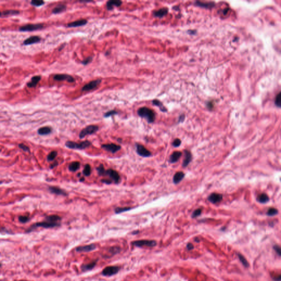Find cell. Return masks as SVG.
I'll return each instance as SVG.
<instances>
[{
	"label": "cell",
	"mask_w": 281,
	"mask_h": 281,
	"mask_svg": "<svg viewBox=\"0 0 281 281\" xmlns=\"http://www.w3.org/2000/svg\"><path fill=\"white\" fill-rule=\"evenodd\" d=\"M2 15L5 16H15L19 14V12L17 10H7L2 12Z\"/></svg>",
	"instance_id": "31"
},
{
	"label": "cell",
	"mask_w": 281,
	"mask_h": 281,
	"mask_svg": "<svg viewBox=\"0 0 281 281\" xmlns=\"http://www.w3.org/2000/svg\"><path fill=\"white\" fill-rule=\"evenodd\" d=\"M238 257H239V260L240 261V262L242 263V264H243V265H244L245 267H248V266H249V263H248V262L247 261V260L245 259V257H243L242 255L240 254H238Z\"/></svg>",
	"instance_id": "38"
},
{
	"label": "cell",
	"mask_w": 281,
	"mask_h": 281,
	"mask_svg": "<svg viewBox=\"0 0 281 281\" xmlns=\"http://www.w3.org/2000/svg\"><path fill=\"white\" fill-rule=\"evenodd\" d=\"M96 249V246L94 244H91L89 245L80 246L76 248V251L80 253H87L92 251Z\"/></svg>",
	"instance_id": "14"
},
{
	"label": "cell",
	"mask_w": 281,
	"mask_h": 281,
	"mask_svg": "<svg viewBox=\"0 0 281 281\" xmlns=\"http://www.w3.org/2000/svg\"><path fill=\"white\" fill-rule=\"evenodd\" d=\"M57 154H58V153L56 151H52V152H51V153H49V154L47 156V160L49 161V162L54 160V159L56 158Z\"/></svg>",
	"instance_id": "34"
},
{
	"label": "cell",
	"mask_w": 281,
	"mask_h": 281,
	"mask_svg": "<svg viewBox=\"0 0 281 281\" xmlns=\"http://www.w3.org/2000/svg\"><path fill=\"white\" fill-rule=\"evenodd\" d=\"M80 167V163L79 162H74L69 165V170L72 172H75Z\"/></svg>",
	"instance_id": "29"
},
{
	"label": "cell",
	"mask_w": 281,
	"mask_h": 281,
	"mask_svg": "<svg viewBox=\"0 0 281 281\" xmlns=\"http://www.w3.org/2000/svg\"><path fill=\"white\" fill-rule=\"evenodd\" d=\"M109 251L112 254H117L120 251V248L118 247H112Z\"/></svg>",
	"instance_id": "47"
},
{
	"label": "cell",
	"mask_w": 281,
	"mask_h": 281,
	"mask_svg": "<svg viewBox=\"0 0 281 281\" xmlns=\"http://www.w3.org/2000/svg\"><path fill=\"white\" fill-rule=\"evenodd\" d=\"M185 174L182 171H179L173 176V182L175 184H178L183 179Z\"/></svg>",
	"instance_id": "23"
},
{
	"label": "cell",
	"mask_w": 281,
	"mask_h": 281,
	"mask_svg": "<svg viewBox=\"0 0 281 281\" xmlns=\"http://www.w3.org/2000/svg\"><path fill=\"white\" fill-rule=\"evenodd\" d=\"M30 4L35 7H40L43 5L45 4V2L41 0H33L31 1Z\"/></svg>",
	"instance_id": "36"
},
{
	"label": "cell",
	"mask_w": 281,
	"mask_h": 281,
	"mask_svg": "<svg viewBox=\"0 0 281 281\" xmlns=\"http://www.w3.org/2000/svg\"><path fill=\"white\" fill-rule=\"evenodd\" d=\"M223 198V196L221 194L213 193L210 194L208 198V200L213 204H217L220 203Z\"/></svg>",
	"instance_id": "13"
},
{
	"label": "cell",
	"mask_w": 281,
	"mask_h": 281,
	"mask_svg": "<svg viewBox=\"0 0 281 281\" xmlns=\"http://www.w3.org/2000/svg\"><path fill=\"white\" fill-rule=\"evenodd\" d=\"M19 221L20 222L22 223H26L30 220V218L28 216H20L18 218Z\"/></svg>",
	"instance_id": "39"
},
{
	"label": "cell",
	"mask_w": 281,
	"mask_h": 281,
	"mask_svg": "<svg viewBox=\"0 0 281 281\" xmlns=\"http://www.w3.org/2000/svg\"><path fill=\"white\" fill-rule=\"evenodd\" d=\"M37 132L40 135H47L52 132V128L49 126L42 127L38 130Z\"/></svg>",
	"instance_id": "25"
},
{
	"label": "cell",
	"mask_w": 281,
	"mask_h": 281,
	"mask_svg": "<svg viewBox=\"0 0 281 281\" xmlns=\"http://www.w3.org/2000/svg\"><path fill=\"white\" fill-rule=\"evenodd\" d=\"M43 25L42 24H29L20 26L19 29L20 31H34L36 30H41L43 28Z\"/></svg>",
	"instance_id": "6"
},
{
	"label": "cell",
	"mask_w": 281,
	"mask_h": 281,
	"mask_svg": "<svg viewBox=\"0 0 281 281\" xmlns=\"http://www.w3.org/2000/svg\"><path fill=\"white\" fill-rule=\"evenodd\" d=\"M109 176V178L111 179V181L112 182L113 181L115 183H118L120 181V177L119 173L116 171L112 169H109L107 170H106L104 176Z\"/></svg>",
	"instance_id": "7"
},
{
	"label": "cell",
	"mask_w": 281,
	"mask_h": 281,
	"mask_svg": "<svg viewBox=\"0 0 281 281\" xmlns=\"http://www.w3.org/2000/svg\"><path fill=\"white\" fill-rule=\"evenodd\" d=\"M196 5L198 6H200V7H207V8H211L214 6V4L212 3H203L202 2H196Z\"/></svg>",
	"instance_id": "33"
},
{
	"label": "cell",
	"mask_w": 281,
	"mask_h": 281,
	"mask_svg": "<svg viewBox=\"0 0 281 281\" xmlns=\"http://www.w3.org/2000/svg\"><path fill=\"white\" fill-rule=\"evenodd\" d=\"M278 210L276 209L275 208H269V209L268 210L266 214H267V215L269 216H273L277 215L278 214Z\"/></svg>",
	"instance_id": "37"
},
{
	"label": "cell",
	"mask_w": 281,
	"mask_h": 281,
	"mask_svg": "<svg viewBox=\"0 0 281 281\" xmlns=\"http://www.w3.org/2000/svg\"><path fill=\"white\" fill-rule=\"evenodd\" d=\"M19 148H20L21 150H24L25 152H30V149L29 148L26 146V145H25L24 144H19Z\"/></svg>",
	"instance_id": "45"
},
{
	"label": "cell",
	"mask_w": 281,
	"mask_h": 281,
	"mask_svg": "<svg viewBox=\"0 0 281 281\" xmlns=\"http://www.w3.org/2000/svg\"><path fill=\"white\" fill-rule=\"evenodd\" d=\"M96 263H97V260L93 261L88 263V264L84 265L82 266L81 269L83 271H89L91 269H93L95 267V266H96Z\"/></svg>",
	"instance_id": "27"
},
{
	"label": "cell",
	"mask_w": 281,
	"mask_h": 281,
	"mask_svg": "<svg viewBox=\"0 0 281 281\" xmlns=\"http://www.w3.org/2000/svg\"><path fill=\"white\" fill-rule=\"evenodd\" d=\"M41 77L40 75H37V76L33 77V78H31L30 82H29L27 84V86L28 87H30V88L35 87L37 84L39 83V82L41 80Z\"/></svg>",
	"instance_id": "20"
},
{
	"label": "cell",
	"mask_w": 281,
	"mask_h": 281,
	"mask_svg": "<svg viewBox=\"0 0 281 281\" xmlns=\"http://www.w3.org/2000/svg\"><path fill=\"white\" fill-rule=\"evenodd\" d=\"M132 208L130 207H124V208H116L115 209V214H120L122 213L123 212L127 211L130 210H131Z\"/></svg>",
	"instance_id": "35"
},
{
	"label": "cell",
	"mask_w": 281,
	"mask_h": 281,
	"mask_svg": "<svg viewBox=\"0 0 281 281\" xmlns=\"http://www.w3.org/2000/svg\"><path fill=\"white\" fill-rule=\"evenodd\" d=\"M102 82L101 79H97L95 80H92L91 81L89 82L88 84L85 85L83 87L81 91H89L91 90H93L97 87Z\"/></svg>",
	"instance_id": "9"
},
{
	"label": "cell",
	"mask_w": 281,
	"mask_h": 281,
	"mask_svg": "<svg viewBox=\"0 0 281 281\" xmlns=\"http://www.w3.org/2000/svg\"><path fill=\"white\" fill-rule=\"evenodd\" d=\"M184 154H185V159L182 163V166L183 167H186L191 162L192 159V155L191 153L187 150H185L184 151Z\"/></svg>",
	"instance_id": "19"
},
{
	"label": "cell",
	"mask_w": 281,
	"mask_h": 281,
	"mask_svg": "<svg viewBox=\"0 0 281 281\" xmlns=\"http://www.w3.org/2000/svg\"><path fill=\"white\" fill-rule=\"evenodd\" d=\"M275 104L277 107H280L281 104V93L280 92L277 96H276L275 99Z\"/></svg>",
	"instance_id": "41"
},
{
	"label": "cell",
	"mask_w": 281,
	"mask_h": 281,
	"mask_svg": "<svg viewBox=\"0 0 281 281\" xmlns=\"http://www.w3.org/2000/svg\"><path fill=\"white\" fill-rule=\"evenodd\" d=\"M91 145V142L89 141H85L80 143H77L72 141H67L66 143V147L72 150H84Z\"/></svg>",
	"instance_id": "2"
},
{
	"label": "cell",
	"mask_w": 281,
	"mask_h": 281,
	"mask_svg": "<svg viewBox=\"0 0 281 281\" xmlns=\"http://www.w3.org/2000/svg\"><path fill=\"white\" fill-rule=\"evenodd\" d=\"M133 245L137 247H153L156 245V240H148V239H142L135 240L132 242Z\"/></svg>",
	"instance_id": "4"
},
{
	"label": "cell",
	"mask_w": 281,
	"mask_h": 281,
	"mask_svg": "<svg viewBox=\"0 0 281 281\" xmlns=\"http://www.w3.org/2000/svg\"><path fill=\"white\" fill-rule=\"evenodd\" d=\"M41 41V37L39 36H32L25 40L23 42L24 45H30L36 43Z\"/></svg>",
	"instance_id": "17"
},
{
	"label": "cell",
	"mask_w": 281,
	"mask_h": 281,
	"mask_svg": "<svg viewBox=\"0 0 281 281\" xmlns=\"http://www.w3.org/2000/svg\"><path fill=\"white\" fill-rule=\"evenodd\" d=\"M118 114V112L115 110H110L109 112H107V113L104 114V116L105 118H108V117H109L110 116H112V115H116Z\"/></svg>",
	"instance_id": "42"
},
{
	"label": "cell",
	"mask_w": 281,
	"mask_h": 281,
	"mask_svg": "<svg viewBox=\"0 0 281 281\" xmlns=\"http://www.w3.org/2000/svg\"><path fill=\"white\" fill-rule=\"evenodd\" d=\"M182 154L181 152L175 151L170 156L169 158V162L171 163H175L179 160L180 157Z\"/></svg>",
	"instance_id": "21"
},
{
	"label": "cell",
	"mask_w": 281,
	"mask_h": 281,
	"mask_svg": "<svg viewBox=\"0 0 281 281\" xmlns=\"http://www.w3.org/2000/svg\"><path fill=\"white\" fill-rule=\"evenodd\" d=\"M152 103H153V105H154L156 106H157V107H158L159 108H160V109L162 110V112H165L167 111V109L163 106V104L162 102L159 101V100H154L152 101Z\"/></svg>",
	"instance_id": "30"
},
{
	"label": "cell",
	"mask_w": 281,
	"mask_h": 281,
	"mask_svg": "<svg viewBox=\"0 0 281 281\" xmlns=\"http://www.w3.org/2000/svg\"><path fill=\"white\" fill-rule=\"evenodd\" d=\"M60 223H54V222H52L45 220L44 221L37 222L36 223H34L27 230L26 232H30L31 231H32L33 230L36 228L37 227H43V228H49L58 227V226H60Z\"/></svg>",
	"instance_id": "3"
},
{
	"label": "cell",
	"mask_w": 281,
	"mask_h": 281,
	"mask_svg": "<svg viewBox=\"0 0 281 281\" xmlns=\"http://www.w3.org/2000/svg\"><path fill=\"white\" fill-rule=\"evenodd\" d=\"M98 129L99 128L98 126L93 125L87 126L80 132L79 137L80 138H83L87 135L95 133L98 130Z\"/></svg>",
	"instance_id": "5"
},
{
	"label": "cell",
	"mask_w": 281,
	"mask_h": 281,
	"mask_svg": "<svg viewBox=\"0 0 281 281\" xmlns=\"http://www.w3.org/2000/svg\"><path fill=\"white\" fill-rule=\"evenodd\" d=\"M2 16V12H0V17H1Z\"/></svg>",
	"instance_id": "54"
},
{
	"label": "cell",
	"mask_w": 281,
	"mask_h": 281,
	"mask_svg": "<svg viewBox=\"0 0 281 281\" xmlns=\"http://www.w3.org/2000/svg\"><path fill=\"white\" fill-rule=\"evenodd\" d=\"M48 190L49 192L52 193H53L57 195H62V196H67V193L65 191L63 190L62 189L58 187H55V186H50L48 188Z\"/></svg>",
	"instance_id": "18"
},
{
	"label": "cell",
	"mask_w": 281,
	"mask_h": 281,
	"mask_svg": "<svg viewBox=\"0 0 281 281\" xmlns=\"http://www.w3.org/2000/svg\"><path fill=\"white\" fill-rule=\"evenodd\" d=\"M120 270V267L117 266H109L103 269L102 274L104 276L110 277L116 274Z\"/></svg>",
	"instance_id": "8"
},
{
	"label": "cell",
	"mask_w": 281,
	"mask_h": 281,
	"mask_svg": "<svg viewBox=\"0 0 281 281\" xmlns=\"http://www.w3.org/2000/svg\"><path fill=\"white\" fill-rule=\"evenodd\" d=\"M138 116L146 119L148 123H153L156 119V114L154 112L149 108L144 107L138 109Z\"/></svg>",
	"instance_id": "1"
},
{
	"label": "cell",
	"mask_w": 281,
	"mask_h": 281,
	"mask_svg": "<svg viewBox=\"0 0 281 281\" xmlns=\"http://www.w3.org/2000/svg\"><path fill=\"white\" fill-rule=\"evenodd\" d=\"M274 249L277 254L281 256V248L278 245H275L274 246Z\"/></svg>",
	"instance_id": "48"
},
{
	"label": "cell",
	"mask_w": 281,
	"mask_h": 281,
	"mask_svg": "<svg viewBox=\"0 0 281 281\" xmlns=\"http://www.w3.org/2000/svg\"><path fill=\"white\" fill-rule=\"evenodd\" d=\"M102 148L107 152L115 153L121 149V146L114 144H106L102 145Z\"/></svg>",
	"instance_id": "12"
},
{
	"label": "cell",
	"mask_w": 281,
	"mask_h": 281,
	"mask_svg": "<svg viewBox=\"0 0 281 281\" xmlns=\"http://www.w3.org/2000/svg\"><path fill=\"white\" fill-rule=\"evenodd\" d=\"M1 264H0V267H1Z\"/></svg>",
	"instance_id": "55"
},
{
	"label": "cell",
	"mask_w": 281,
	"mask_h": 281,
	"mask_svg": "<svg viewBox=\"0 0 281 281\" xmlns=\"http://www.w3.org/2000/svg\"><path fill=\"white\" fill-rule=\"evenodd\" d=\"M168 13V8H163L158 11H156L153 12V16L155 17L162 18L166 16Z\"/></svg>",
	"instance_id": "22"
},
{
	"label": "cell",
	"mask_w": 281,
	"mask_h": 281,
	"mask_svg": "<svg viewBox=\"0 0 281 281\" xmlns=\"http://www.w3.org/2000/svg\"><path fill=\"white\" fill-rule=\"evenodd\" d=\"M181 140L179 139V138H176V139H175L173 141L172 144H173V147H179V146L181 145Z\"/></svg>",
	"instance_id": "46"
},
{
	"label": "cell",
	"mask_w": 281,
	"mask_h": 281,
	"mask_svg": "<svg viewBox=\"0 0 281 281\" xmlns=\"http://www.w3.org/2000/svg\"><path fill=\"white\" fill-rule=\"evenodd\" d=\"M136 146V152L139 156L143 157H150L152 156V153L150 150L146 149L144 146L142 144H137Z\"/></svg>",
	"instance_id": "10"
},
{
	"label": "cell",
	"mask_w": 281,
	"mask_h": 281,
	"mask_svg": "<svg viewBox=\"0 0 281 281\" xmlns=\"http://www.w3.org/2000/svg\"><path fill=\"white\" fill-rule=\"evenodd\" d=\"M187 249L188 250H191L192 249H193L194 247H193V245L192 244H191V243H188L187 245Z\"/></svg>",
	"instance_id": "50"
},
{
	"label": "cell",
	"mask_w": 281,
	"mask_h": 281,
	"mask_svg": "<svg viewBox=\"0 0 281 281\" xmlns=\"http://www.w3.org/2000/svg\"><path fill=\"white\" fill-rule=\"evenodd\" d=\"M202 214V209H197L194 210L192 215V217L193 218H195L197 216H199V215H200V214Z\"/></svg>",
	"instance_id": "44"
},
{
	"label": "cell",
	"mask_w": 281,
	"mask_h": 281,
	"mask_svg": "<svg viewBox=\"0 0 281 281\" xmlns=\"http://www.w3.org/2000/svg\"><path fill=\"white\" fill-rule=\"evenodd\" d=\"M57 165H58V162H55L53 164H52V165L50 167V168H51V169H53V168H54L55 167H56Z\"/></svg>",
	"instance_id": "51"
},
{
	"label": "cell",
	"mask_w": 281,
	"mask_h": 281,
	"mask_svg": "<svg viewBox=\"0 0 281 281\" xmlns=\"http://www.w3.org/2000/svg\"></svg>",
	"instance_id": "56"
},
{
	"label": "cell",
	"mask_w": 281,
	"mask_h": 281,
	"mask_svg": "<svg viewBox=\"0 0 281 281\" xmlns=\"http://www.w3.org/2000/svg\"><path fill=\"white\" fill-rule=\"evenodd\" d=\"M84 180H85V179H84V177H82L81 179H80V182H83V181H84Z\"/></svg>",
	"instance_id": "53"
},
{
	"label": "cell",
	"mask_w": 281,
	"mask_h": 281,
	"mask_svg": "<svg viewBox=\"0 0 281 281\" xmlns=\"http://www.w3.org/2000/svg\"><path fill=\"white\" fill-rule=\"evenodd\" d=\"M93 60V57H87L86 58H85V60H83L82 62H81V63L84 65V66H86L88 64H89L90 62H92V60Z\"/></svg>",
	"instance_id": "43"
},
{
	"label": "cell",
	"mask_w": 281,
	"mask_h": 281,
	"mask_svg": "<svg viewBox=\"0 0 281 281\" xmlns=\"http://www.w3.org/2000/svg\"><path fill=\"white\" fill-rule=\"evenodd\" d=\"M91 173V168L89 164H86L83 170V173L86 176H89Z\"/></svg>",
	"instance_id": "32"
},
{
	"label": "cell",
	"mask_w": 281,
	"mask_h": 281,
	"mask_svg": "<svg viewBox=\"0 0 281 281\" xmlns=\"http://www.w3.org/2000/svg\"><path fill=\"white\" fill-rule=\"evenodd\" d=\"M274 280L275 281H281V276L280 275L278 277H276L275 278H274Z\"/></svg>",
	"instance_id": "52"
},
{
	"label": "cell",
	"mask_w": 281,
	"mask_h": 281,
	"mask_svg": "<svg viewBox=\"0 0 281 281\" xmlns=\"http://www.w3.org/2000/svg\"><path fill=\"white\" fill-rule=\"evenodd\" d=\"M53 79L56 81H66L69 83H74L75 81L74 78L68 74H56L53 76Z\"/></svg>",
	"instance_id": "11"
},
{
	"label": "cell",
	"mask_w": 281,
	"mask_h": 281,
	"mask_svg": "<svg viewBox=\"0 0 281 281\" xmlns=\"http://www.w3.org/2000/svg\"><path fill=\"white\" fill-rule=\"evenodd\" d=\"M97 170L98 171V173L99 174V175H100V176H104V175L106 170L104 169V166L102 164L100 165L98 168H97Z\"/></svg>",
	"instance_id": "40"
},
{
	"label": "cell",
	"mask_w": 281,
	"mask_h": 281,
	"mask_svg": "<svg viewBox=\"0 0 281 281\" xmlns=\"http://www.w3.org/2000/svg\"><path fill=\"white\" fill-rule=\"evenodd\" d=\"M123 2L119 0H111L109 1L106 3V7L108 11L113 9L114 7H119L122 5Z\"/></svg>",
	"instance_id": "15"
},
{
	"label": "cell",
	"mask_w": 281,
	"mask_h": 281,
	"mask_svg": "<svg viewBox=\"0 0 281 281\" xmlns=\"http://www.w3.org/2000/svg\"><path fill=\"white\" fill-rule=\"evenodd\" d=\"M87 23V20L84 19H79L78 20L72 22L71 23H69L67 24V27L68 28H75V27H79V26H84Z\"/></svg>",
	"instance_id": "16"
},
{
	"label": "cell",
	"mask_w": 281,
	"mask_h": 281,
	"mask_svg": "<svg viewBox=\"0 0 281 281\" xmlns=\"http://www.w3.org/2000/svg\"><path fill=\"white\" fill-rule=\"evenodd\" d=\"M45 220L54 222V223H60V221L61 220V217L59 216L55 215H49L47 216L45 218Z\"/></svg>",
	"instance_id": "28"
},
{
	"label": "cell",
	"mask_w": 281,
	"mask_h": 281,
	"mask_svg": "<svg viewBox=\"0 0 281 281\" xmlns=\"http://www.w3.org/2000/svg\"><path fill=\"white\" fill-rule=\"evenodd\" d=\"M66 5H63V4H60V5H57L56 7H54L52 12L53 14H57L60 13L62 12H64L66 11Z\"/></svg>",
	"instance_id": "24"
},
{
	"label": "cell",
	"mask_w": 281,
	"mask_h": 281,
	"mask_svg": "<svg viewBox=\"0 0 281 281\" xmlns=\"http://www.w3.org/2000/svg\"><path fill=\"white\" fill-rule=\"evenodd\" d=\"M101 181H102L103 183H106V184H108V185L111 184L112 183V181H111V179H102Z\"/></svg>",
	"instance_id": "49"
},
{
	"label": "cell",
	"mask_w": 281,
	"mask_h": 281,
	"mask_svg": "<svg viewBox=\"0 0 281 281\" xmlns=\"http://www.w3.org/2000/svg\"><path fill=\"white\" fill-rule=\"evenodd\" d=\"M257 201L259 202H260V203H266L267 202H268L269 201V197L266 194L262 193L258 196V197L257 198Z\"/></svg>",
	"instance_id": "26"
}]
</instances>
